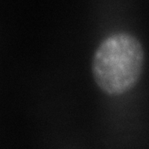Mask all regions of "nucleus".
Here are the masks:
<instances>
[{"mask_svg": "<svg viewBox=\"0 0 149 149\" xmlns=\"http://www.w3.org/2000/svg\"><path fill=\"white\" fill-rule=\"evenodd\" d=\"M144 51L139 40L125 32L104 38L92 61V74L104 94L119 96L131 91L141 78Z\"/></svg>", "mask_w": 149, "mask_h": 149, "instance_id": "1", "label": "nucleus"}]
</instances>
